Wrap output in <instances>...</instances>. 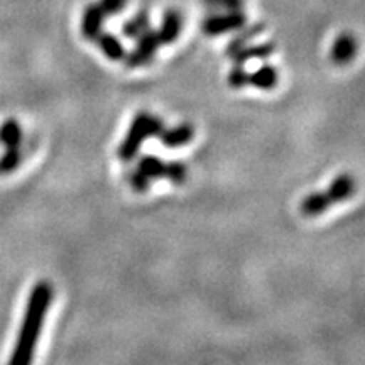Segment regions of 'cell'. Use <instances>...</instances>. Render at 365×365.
I'll use <instances>...</instances> for the list:
<instances>
[{
	"instance_id": "21",
	"label": "cell",
	"mask_w": 365,
	"mask_h": 365,
	"mask_svg": "<svg viewBox=\"0 0 365 365\" xmlns=\"http://www.w3.org/2000/svg\"><path fill=\"white\" fill-rule=\"evenodd\" d=\"M227 80L232 88H244L245 85H249V73L245 71L244 65H235L228 73Z\"/></svg>"
},
{
	"instance_id": "15",
	"label": "cell",
	"mask_w": 365,
	"mask_h": 365,
	"mask_svg": "<svg viewBox=\"0 0 365 365\" xmlns=\"http://www.w3.org/2000/svg\"><path fill=\"white\" fill-rule=\"evenodd\" d=\"M137 170L144 173L150 180H163L166 163L161 158L153 156V154H145V156L139 158V161H137Z\"/></svg>"
},
{
	"instance_id": "22",
	"label": "cell",
	"mask_w": 365,
	"mask_h": 365,
	"mask_svg": "<svg viewBox=\"0 0 365 365\" xmlns=\"http://www.w3.org/2000/svg\"><path fill=\"white\" fill-rule=\"evenodd\" d=\"M202 4L212 11H239L244 0H202Z\"/></svg>"
},
{
	"instance_id": "18",
	"label": "cell",
	"mask_w": 365,
	"mask_h": 365,
	"mask_svg": "<svg viewBox=\"0 0 365 365\" xmlns=\"http://www.w3.org/2000/svg\"><path fill=\"white\" fill-rule=\"evenodd\" d=\"M188 178V170L181 161H170L166 163V170H164V180L171 181L173 185H181Z\"/></svg>"
},
{
	"instance_id": "12",
	"label": "cell",
	"mask_w": 365,
	"mask_h": 365,
	"mask_svg": "<svg viewBox=\"0 0 365 365\" xmlns=\"http://www.w3.org/2000/svg\"><path fill=\"white\" fill-rule=\"evenodd\" d=\"M277 81H279V73L272 65H264L254 73H249V85L259 90H274Z\"/></svg>"
},
{
	"instance_id": "17",
	"label": "cell",
	"mask_w": 365,
	"mask_h": 365,
	"mask_svg": "<svg viewBox=\"0 0 365 365\" xmlns=\"http://www.w3.org/2000/svg\"><path fill=\"white\" fill-rule=\"evenodd\" d=\"M150 29V19L148 16V12L140 11L139 14H135L132 19H129L122 27V33H124L125 38L129 39H137L139 36H143L145 31Z\"/></svg>"
},
{
	"instance_id": "20",
	"label": "cell",
	"mask_w": 365,
	"mask_h": 365,
	"mask_svg": "<svg viewBox=\"0 0 365 365\" xmlns=\"http://www.w3.org/2000/svg\"><path fill=\"white\" fill-rule=\"evenodd\" d=\"M129 182L132 186V190L137 191V193H148L150 190V185H153V180L140 173L139 170H134L129 173Z\"/></svg>"
},
{
	"instance_id": "14",
	"label": "cell",
	"mask_w": 365,
	"mask_h": 365,
	"mask_svg": "<svg viewBox=\"0 0 365 365\" xmlns=\"http://www.w3.org/2000/svg\"><path fill=\"white\" fill-rule=\"evenodd\" d=\"M239 31H240V33L237 34L235 38L232 39L230 43H228V46H227V54L230 58L234 56L237 51H240L242 48H245V46L250 43V41L257 38V36L264 31V24H261V22H259V24H252V26H247V27L244 26Z\"/></svg>"
},
{
	"instance_id": "10",
	"label": "cell",
	"mask_w": 365,
	"mask_h": 365,
	"mask_svg": "<svg viewBox=\"0 0 365 365\" xmlns=\"http://www.w3.org/2000/svg\"><path fill=\"white\" fill-rule=\"evenodd\" d=\"M331 200L328 198L327 191H314L309 193L307 198L301 202V213L307 217H318L325 213L331 207Z\"/></svg>"
},
{
	"instance_id": "11",
	"label": "cell",
	"mask_w": 365,
	"mask_h": 365,
	"mask_svg": "<svg viewBox=\"0 0 365 365\" xmlns=\"http://www.w3.org/2000/svg\"><path fill=\"white\" fill-rule=\"evenodd\" d=\"M276 49L274 43H262V44H255V46H245L242 48L240 51H237L232 59H234L235 65H245V63L252 61V59H266L271 56Z\"/></svg>"
},
{
	"instance_id": "7",
	"label": "cell",
	"mask_w": 365,
	"mask_h": 365,
	"mask_svg": "<svg viewBox=\"0 0 365 365\" xmlns=\"http://www.w3.org/2000/svg\"><path fill=\"white\" fill-rule=\"evenodd\" d=\"M182 29V17L178 11H170L164 12L161 27L158 31V38L161 41V44H173L175 41L180 38Z\"/></svg>"
},
{
	"instance_id": "9",
	"label": "cell",
	"mask_w": 365,
	"mask_h": 365,
	"mask_svg": "<svg viewBox=\"0 0 365 365\" xmlns=\"http://www.w3.org/2000/svg\"><path fill=\"white\" fill-rule=\"evenodd\" d=\"M355 181L350 175H339L330 182L327 195L331 200V203H341L349 200L354 195Z\"/></svg>"
},
{
	"instance_id": "19",
	"label": "cell",
	"mask_w": 365,
	"mask_h": 365,
	"mask_svg": "<svg viewBox=\"0 0 365 365\" xmlns=\"http://www.w3.org/2000/svg\"><path fill=\"white\" fill-rule=\"evenodd\" d=\"M21 161H22V153L19 148L6 149L4 156L0 158V173H2V175L12 173L14 170H17V168H19Z\"/></svg>"
},
{
	"instance_id": "13",
	"label": "cell",
	"mask_w": 365,
	"mask_h": 365,
	"mask_svg": "<svg viewBox=\"0 0 365 365\" xmlns=\"http://www.w3.org/2000/svg\"><path fill=\"white\" fill-rule=\"evenodd\" d=\"M100 46V49H102V53L107 56L108 59H112V61H122V59L125 58V48L124 44H122V41L117 38L115 34H100L97 39H95Z\"/></svg>"
},
{
	"instance_id": "1",
	"label": "cell",
	"mask_w": 365,
	"mask_h": 365,
	"mask_svg": "<svg viewBox=\"0 0 365 365\" xmlns=\"http://www.w3.org/2000/svg\"><path fill=\"white\" fill-rule=\"evenodd\" d=\"M53 299V289L48 281H39L31 291L29 299H27L24 318H22L19 333H17V341L9 359V365H33L36 346L46 314H48L49 304Z\"/></svg>"
},
{
	"instance_id": "4",
	"label": "cell",
	"mask_w": 365,
	"mask_h": 365,
	"mask_svg": "<svg viewBox=\"0 0 365 365\" xmlns=\"http://www.w3.org/2000/svg\"><path fill=\"white\" fill-rule=\"evenodd\" d=\"M161 41L158 38L156 31H145L143 36L137 38L135 48L129 54H125V63L129 68H140L149 65L156 56Z\"/></svg>"
},
{
	"instance_id": "5",
	"label": "cell",
	"mask_w": 365,
	"mask_h": 365,
	"mask_svg": "<svg viewBox=\"0 0 365 365\" xmlns=\"http://www.w3.org/2000/svg\"><path fill=\"white\" fill-rule=\"evenodd\" d=\"M105 14L100 9L98 4H91L85 9L83 21H81V34L85 39L95 41L102 34V26H103Z\"/></svg>"
},
{
	"instance_id": "3",
	"label": "cell",
	"mask_w": 365,
	"mask_h": 365,
	"mask_svg": "<svg viewBox=\"0 0 365 365\" xmlns=\"http://www.w3.org/2000/svg\"><path fill=\"white\" fill-rule=\"evenodd\" d=\"M247 24V17L240 11H227L225 14H212L203 21L202 29L207 36H222L230 31H239Z\"/></svg>"
},
{
	"instance_id": "8",
	"label": "cell",
	"mask_w": 365,
	"mask_h": 365,
	"mask_svg": "<svg viewBox=\"0 0 365 365\" xmlns=\"http://www.w3.org/2000/svg\"><path fill=\"white\" fill-rule=\"evenodd\" d=\"M355 53H357V43H355V39L350 34H341L333 43L330 56L335 65H346L349 61H352Z\"/></svg>"
},
{
	"instance_id": "23",
	"label": "cell",
	"mask_w": 365,
	"mask_h": 365,
	"mask_svg": "<svg viewBox=\"0 0 365 365\" xmlns=\"http://www.w3.org/2000/svg\"><path fill=\"white\" fill-rule=\"evenodd\" d=\"M105 16H117L118 12H122L127 6V0H102L98 4Z\"/></svg>"
},
{
	"instance_id": "16",
	"label": "cell",
	"mask_w": 365,
	"mask_h": 365,
	"mask_svg": "<svg viewBox=\"0 0 365 365\" xmlns=\"http://www.w3.org/2000/svg\"><path fill=\"white\" fill-rule=\"evenodd\" d=\"M0 143L6 145L7 149L19 148L22 143V129L16 118H9L0 127Z\"/></svg>"
},
{
	"instance_id": "6",
	"label": "cell",
	"mask_w": 365,
	"mask_h": 365,
	"mask_svg": "<svg viewBox=\"0 0 365 365\" xmlns=\"http://www.w3.org/2000/svg\"><path fill=\"white\" fill-rule=\"evenodd\" d=\"M163 145L170 149L182 148V145L190 144L195 137V127L191 124H181L173 127V129H164L161 134L158 135Z\"/></svg>"
},
{
	"instance_id": "2",
	"label": "cell",
	"mask_w": 365,
	"mask_h": 365,
	"mask_svg": "<svg viewBox=\"0 0 365 365\" xmlns=\"http://www.w3.org/2000/svg\"><path fill=\"white\" fill-rule=\"evenodd\" d=\"M164 129H166V127H164V122L161 118L156 115H150L148 112H139L134 117V120H132L125 139L122 140L120 145H118V159H120L122 163L134 161L145 140L150 139V137H158Z\"/></svg>"
}]
</instances>
